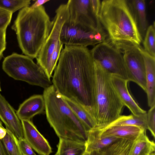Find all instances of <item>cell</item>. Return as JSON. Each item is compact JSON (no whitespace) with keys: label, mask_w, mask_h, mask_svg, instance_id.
I'll use <instances>...</instances> for the list:
<instances>
[{"label":"cell","mask_w":155,"mask_h":155,"mask_svg":"<svg viewBox=\"0 0 155 155\" xmlns=\"http://www.w3.org/2000/svg\"><path fill=\"white\" fill-rule=\"evenodd\" d=\"M52 82L62 97L78 104L92 115L95 100V72L94 60L87 47L65 45Z\"/></svg>","instance_id":"obj_1"},{"label":"cell","mask_w":155,"mask_h":155,"mask_svg":"<svg viewBox=\"0 0 155 155\" xmlns=\"http://www.w3.org/2000/svg\"><path fill=\"white\" fill-rule=\"evenodd\" d=\"M44 6L20 10L12 26L15 31L19 47L25 55L36 58L52 27Z\"/></svg>","instance_id":"obj_2"},{"label":"cell","mask_w":155,"mask_h":155,"mask_svg":"<svg viewBox=\"0 0 155 155\" xmlns=\"http://www.w3.org/2000/svg\"><path fill=\"white\" fill-rule=\"evenodd\" d=\"M99 18L110 42L126 41L140 45L142 38L127 0L102 1Z\"/></svg>","instance_id":"obj_3"},{"label":"cell","mask_w":155,"mask_h":155,"mask_svg":"<svg viewBox=\"0 0 155 155\" xmlns=\"http://www.w3.org/2000/svg\"><path fill=\"white\" fill-rule=\"evenodd\" d=\"M43 95L47 120L59 138L85 143L87 131L53 85Z\"/></svg>","instance_id":"obj_4"},{"label":"cell","mask_w":155,"mask_h":155,"mask_svg":"<svg viewBox=\"0 0 155 155\" xmlns=\"http://www.w3.org/2000/svg\"><path fill=\"white\" fill-rule=\"evenodd\" d=\"M95 89L92 115L98 130L102 129L120 115L124 105L110 81V74L94 61Z\"/></svg>","instance_id":"obj_5"},{"label":"cell","mask_w":155,"mask_h":155,"mask_svg":"<svg viewBox=\"0 0 155 155\" xmlns=\"http://www.w3.org/2000/svg\"><path fill=\"white\" fill-rule=\"evenodd\" d=\"M2 68L15 80L25 82L44 89L52 85V82L42 68L29 57L13 53L5 57Z\"/></svg>","instance_id":"obj_6"},{"label":"cell","mask_w":155,"mask_h":155,"mask_svg":"<svg viewBox=\"0 0 155 155\" xmlns=\"http://www.w3.org/2000/svg\"><path fill=\"white\" fill-rule=\"evenodd\" d=\"M108 35L99 21L96 27L83 26L72 23L67 19L61 28L60 40L66 46L87 47L105 41Z\"/></svg>","instance_id":"obj_7"},{"label":"cell","mask_w":155,"mask_h":155,"mask_svg":"<svg viewBox=\"0 0 155 155\" xmlns=\"http://www.w3.org/2000/svg\"><path fill=\"white\" fill-rule=\"evenodd\" d=\"M55 13L51 31L36 58L37 64L50 78L52 76L50 70L51 56L54 54H60L63 49V45L60 41V35L62 25L68 17L66 3L61 5Z\"/></svg>","instance_id":"obj_8"},{"label":"cell","mask_w":155,"mask_h":155,"mask_svg":"<svg viewBox=\"0 0 155 155\" xmlns=\"http://www.w3.org/2000/svg\"><path fill=\"white\" fill-rule=\"evenodd\" d=\"M111 42L123 55L129 81L135 82L146 92V70L143 48L140 45L128 41Z\"/></svg>","instance_id":"obj_9"},{"label":"cell","mask_w":155,"mask_h":155,"mask_svg":"<svg viewBox=\"0 0 155 155\" xmlns=\"http://www.w3.org/2000/svg\"><path fill=\"white\" fill-rule=\"evenodd\" d=\"M90 51L94 61L108 73L129 81L123 55L108 39L94 46Z\"/></svg>","instance_id":"obj_10"},{"label":"cell","mask_w":155,"mask_h":155,"mask_svg":"<svg viewBox=\"0 0 155 155\" xmlns=\"http://www.w3.org/2000/svg\"><path fill=\"white\" fill-rule=\"evenodd\" d=\"M68 12L67 20L75 24L96 27L99 21L91 10L90 0H69L66 3Z\"/></svg>","instance_id":"obj_11"},{"label":"cell","mask_w":155,"mask_h":155,"mask_svg":"<svg viewBox=\"0 0 155 155\" xmlns=\"http://www.w3.org/2000/svg\"><path fill=\"white\" fill-rule=\"evenodd\" d=\"M24 138L36 152L40 155H50L52 149L48 142L39 132L30 120H21Z\"/></svg>","instance_id":"obj_12"},{"label":"cell","mask_w":155,"mask_h":155,"mask_svg":"<svg viewBox=\"0 0 155 155\" xmlns=\"http://www.w3.org/2000/svg\"><path fill=\"white\" fill-rule=\"evenodd\" d=\"M0 119L18 140L24 138L22 124L13 108L0 93Z\"/></svg>","instance_id":"obj_13"},{"label":"cell","mask_w":155,"mask_h":155,"mask_svg":"<svg viewBox=\"0 0 155 155\" xmlns=\"http://www.w3.org/2000/svg\"><path fill=\"white\" fill-rule=\"evenodd\" d=\"M110 81L115 90L124 106L135 115L147 113L142 109L130 94L127 87L128 80L117 75L110 74Z\"/></svg>","instance_id":"obj_14"},{"label":"cell","mask_w":155,"mask_h":155,"mask_svg":"<svg viewBox=\"0 0 155 155\" xmlns=\"http://www.w3.org/2000/svg\"><path fill=\"white\" fill-rule=\"evenodd\" d=\"M45 109L43 95L37 94L25 100L20 105L16 113L21 120H30L35 116L43 113Z\"/></svg>","instance_id":"obj_15"},{"label":"cell","mask_w":155,"mask_h":155,"mask_svg":"<svg viewBox=\"0 0 155 155\" xmlns=\"http://www.w3.org/2000/svg\"><path fill=\"white\" fill-rule=\"evenodd\" d=\"M96 129L101 137H113L132 141L143 130H146L137 126L122 125L111 126L101 130Z\"/></svg>","instance_id":"obj_16"},{"label":"cell","mask_w":155,"mask_h":155,"mask_svg":"<svg viewBox=\"0 0 155 155\" xmlns=\"http://www.w3.org/2000/svg\"><path fill=\"white\" fill-rule=\"evenodd\" d=\"M142 53L146 70V91L148 105H155V58L146 52L143 48Z\"/></svg>","instance_id":"obj_17"},{"label":"cell","mask_w":155,"mask_h":155,"mask_svg":"<svg viewBox=\"0 0 155 155\" xmlns=\"http://www.w3.org/2000/svg\"><path fill=\"white\" fill-rule=\"evenodd\" d=\"M119 139L113 137H101L97 130L94 128L87 132L85 142L86 151L90 153L94 151L101 150Z\"/></svg>","instance_id":"obj_18"},{"label":"cell","mask_w":155,"mask_h":155,"mask_svg":"<svg viewBox=\"0 0 155 155\" xmlns=\"http://www.w3.org/2000/svg\"><path fill=\"white\" fill-rule=\"evenodd\" d=\"M142 38L147 28L146 7L144 0H127Z\"/></svg>","instance_id":"obj_19"},{"label":"cell","mask_w":155,"mask_h":155,"mask_svg":"<svg viewBox=\"0 0 155 155\" xmlns=\"http://www.w3.org/2000/svg\"><path fill=\"white\" fill-rule=\"evenodd\" d=\"M143 130L134 141L129 155H151L155 153L154 142L151 141Z\"/></svg>","instance_id":"obj_20"},{"label":"cell","mask_w":155,"mask_h":155,"mask_svg":"<svg viewBox=\"0 0 155 155\" xmlns=\"http://www.w3.org/2000/svg\"><path fill=\"white\" fill-rule=\"evenodd\" d=\"M54 155H83L86 151L85 143L59 138Z\"/></svg>","instance_id":"obj_21"},{"label":"cell","mask_w":155,"mask_h":155,"mask_svg":"<svg viewBox=\"0 0 155 155\" xmlns=\"http://www.w3.org/2000/svg\"><path fill=\"white\" fill-rule=\"evenodd\" d=\"M87 132L96 126L95 120L92 115L78 104L68 99L62 97Z\"/></svg>","instance_id":"obj_22"},{"label":"cell","mask_w":155,"mask_h":155,"mask_svg":"<svg viewBox=\"0 0 155 155\" xmlns=\"http://www.w3.org/2000/svg\"><path fill=\"white\" fill-rule=\"evenodd\" d=\"M121 125L137 126L146 130L147 113L138 115L132 114L128 115H121L106 127Z\"/></svg>","instance_id":"obj_23"},{"label":"cell","mask_w":155,"mask_h":155,"mask_svg":"<svg viewBox=\"0 0 155 155\" xmlns=\"http://www.w3.org/2000/svg\"><path fill=\"white\" fill-rule=\"evenodd\" d=\"M134 141L119 139L101 151L104 155H129Z\"/></svg>","instance_id":"obj_24"},{"label":"cell","mask_w":155,"mask_h":155,"mask_svg":"<svg viewBox=\"0 0 155 155\" xmlns=\"http://www.w3.org/2000/svg\"><path fill=\"white\" fill-rule=\"evenodd\" d=\"M1 140L8 155H22L18 139L9 131L7 129L6 134Z\"/></svg>","instance_id":"obj_25"},{"label":"cell","mask_w":155,"mask_h":155,"mask_svg":"<svg viewBox=\"0 0 155 155\" xmlns=\"http://www.w3.org/2000/svg\"><path fill=\"white\" fill-rule=\"evenodd\" d=\"M155 22L147 29L143 41L144 50L151 56L155 58Z\"/></svg>","instance_id":"obj_26"},{"label":"cell","mask_w":155,"mask_h":155,"mask_svg":"<svg viewBox=\"0 0 155 155\" xmlns=\"http://www.w3.org/2000/svg\"><path fill=\"white\" fill-rule=\"evenodd\" d=\"M31 1L30 0H0V8L13 14L18 10L29 7Z\"/></svg>","instance_id":"obj_27"},{"label":"cell","mask_w":155,"mask_h":155,"mask_svg":"<svg viewBox=\"0 0 155 155\" xmlns=\"http://www.w3.org/2000/svg\"><path fill=\"white\" fill-rule=\"evenodd\" d=\"M147 129L155 137V105L150 107L147 113Z\"/></svg>","instance_id":"obj_28"},{"label":"cell","mask_w":155,"mask_h":155,"mask_svg":"<svg viewBox=\"0 0 155 155\" xmlns=\"http://www.w3.org/2000/svg\"><path fill=\"white\" fill-rule=\"evenodd\" d=\"M12 14L0 8V30H6L11 22Z\"/></svg>","instance_id":"obj_29"},{"label":"cell","mask_w":155,"mask_h":155,"mask_svg":"<svg viewBox=\"0 0 155 155\" xmlns=\"http://www.w3.org/2000/svg\"><path fill=\"white\" fill-rule=\"evenodd\" d=\"M18 141L20 149L22 155H37L25 138Z\"/></svg>","instance_id":"obj_30"},{"label":"cell","mask_w":155,"mask_h":155,"mask_svg":"<svg viewBox=\"0 0 155 155\" xmlns=\"http://www.w3.org/2000/svg\"><path fill=\"white\" fill-rule=\"evenodd\" d=\"M6 30H0V61L6 48Z\"/></svg>","instance_id":"obj_31"},{"label":"cell","mask_w":155,"mask_h":155,"mask_svg":"<svg viewBox=\"0 0 155 155\" xmlns=\"http://www.w3.org/2000/svg\"><path fill=\"white\" fill-rule=\"evenodd\" d=\"M91 5L93 13L96 18H99L101 7V1L99 0H90Z\"/></svg>","instance_id":"obj_32"},{"label":"cell","mask_w":155,"mask_h":155,"mask_svg":"<svg viewBox=\"0 0 155 155\" xmlns=\"http://www.w3.org/2000/svg\"><path fill=\"white\" fill-rule=\"evenodd\" d=\"M49 1V0H37L29 7L31 9H35L38 8L42 6L45 3Z\"/></svg>","instance_id":"obj_33"},{"label":"cell","mask_w":155,"mask_h":155,"mask_svg":"<svg viewBox=\"0 0 155 155\" xmlns=\"http://www.w3.org/2000/svg\"><path fill=\"white\" fill-rule=\"evenodd\" d=\"M0 120V126L2 125ZM0 155H8L1 140H0Z\"/></svg>","instance_id":"obj_34"},{"label":"cell","mask_w":155,"mask_h":155,"mask_svg":"<svg viewBox=\"0 0 155 155\" xmlns=\"http://www.w3.org/2000/svg\"><path fill=\"white\" fill-rule=\"evenodd\" d=\"M7 133V129L3 126H0V140L2 139L5 136Z\"/></svg>","instance_id":"obj_35"},{"label":"cell","mask_w":155,"mask_h":155,"mask_svg":"<svg viewBox=\"0 0 155 155\" xmlns=\"http://www.w3.org/2000/svg\"><path fill=\"white\" fill-rule=\"evenodd\" d=\"M89 153L90 155H104L101 150L92 151Z\"/></svg>","instance_id":"obj_36"},{"label":"cell","mask_w":155,"mask_h":155,"mask_svg":"<svg viewBox=\"0 0 155 155\" xmlns=\"http://www.w3.org/2000/svg\"><path fill=\"white\" fill-rule=\"evenodd\" d=\"M83 155H90V153L86 151H85Z\"/></svg>","instance_id":"obj_37"},{"label":"cell","mask_w":155,"mask_h":155,"mask_svg":"<svg viewBox=\"0 0 155 155\" xmlns=\"http://www.w3.org/2000/svg\"><path fill=\"white\" fill-rule=\"evenodd\" d=\"M2 91L1 88V87L0 83V91Z\"/></svg>","instance_id":"obj_38"},{"label":"cell","mask_w":155,"mask_h":155,"mask_svg":"<svg viewBox=\"0 0 155 155\" xmlns=\"http://www.w3.org/2000/svg\"><path fill=\"white\" fill-rule=\"evenodd\" d=\"M151 155H155V153H153Z\"/></svg>","instance_id":"obj_39"}]
</instances>
